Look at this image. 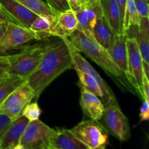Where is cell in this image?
<instances>
[{"label": "cell", "instance_id": "6da1fadb", "mask_svg": "<svg viewBox=\"0 0 149 149\" xmlns=\"http://www.w3.org/2000/svg\"><path fill=\"white\" fill-rule=\"evenodd\" d=\"M73 68L72 58L64 39L51 43L39 65L26 78L29 85L34 90V98H39L42 92L54 80Z\"/></svg>", "mask_w": 149, "mask_h": 149}, {"label": "cell", "instance_id": "7a4b0ae2", "mask_svg": "<svg viewBox=\"0 0 149 149\" xmlns=\"http://www.w3.org/2000/svg\"><path fill=\"white\" fill-rule=\"evenodd\" d=\"M69 40L71 45L80 53H83L86 57L95 63L103 68L113 80H115L122 87L133 94L138 93L128 80L127 76L116 65L109 55L107 49L97 43L95 39L87 37L84 33L76 30L71 36Z\"/></svg>", "mask_w": 149, "mask_h": 149}, {"label": "cell", "instance_id": "3957f363", "mask_svg": "<svg viewBox=\"0 0 149 149\" xmlns=\"http://www.w3.org/2000/svg\"><path fill=\"white\" fill-rule=\"evenodd\" d=\"M51 43L27 45L14 55H8L11 77L26 79L37 67Z\"/></svg>", "mask_w": 149, "mask_h": 149}, {"label": "cell", "instance_id": "277c9868", "mask_svg": "<svg viewBox=\"0 0 149 149\" xmlns=\"http://www.w3.org/2000/svg\"><path fill=\"white\" fill-rule=\"evenodd\" d=\"M70 130L87 149H104L108 144L109 132L99 121L83 120Z\"/></svg>", "mask_w": 149, "mask_h": 149}, {"label": "cell", "instance_id": "5b68a950", "mask_svg": "<svg viewBox=\"0 0 149 149\" xmlns=\"http://www.w3.org/2000/svg\"><path fill=\"white\" fill-rule=\"evenodd\" d=\"M34 90L25 80L15 89L0 105V113L6 115L12 121L22 115L23 109L34 99Z\"/></svg>", "mask_w": 149, "mask_h": 149}, {"label": "cell", "instance_id": "8992f818", "mask_svg": "<svg viewBox=\"0 0 149 149\" xmlns=\"http://www.w3.org/2000/svg\"><path fill=\"white\" fill-rule=\"evenodd\" d=\"M99 122L109 134L119 141H127L130 138L129 119L121 110L119 106H106Z\"/></svg>", "mask_w": 149, "mask_h": 149}, {"label": "cell", "instance_id": "52a82bcc", "mask_svg": "<svg viewBox=\"0 0 149 149\" xmlns=\"http://www.w3.org/2000/svg\"><path fill=\"white\" fill-rule=\"evenodd\" d=\"M53 130L39 119L29 122L20 138L18 149H49Z\"/></svg>", "mask_w": 149, "mask_h": 149}, {"label": "cell", "instance_id": "ba28073f", "mask_svg": "<svg viewBox=\"0 0 149 149\" xmlns=\"http://www.w3.org/2000/svg\"><path fill=\"white\" fill-rule=\"evenodd\" d=\"M61 39H63L68 45V47L69 49L70 53H71V58L73 60V63H74V68H77L81 71H84V72L90 74L97 80L102 90V93H103V97H102L101 100L103 104L105 105V106H119L117 99H116L112 89L108 85L107 83L100 77L98 72L92 66L91 64L81 55V53L79 51H77L74 47V46L71 45L69 39H68V37H63Z\"/></svg>", "mask_w": 149, "mask_h": 149}, {"label": "cell", "instance_id": "9c48e42d", "mask_svg": "<svg viewBox=\"0 0 149 149\" xmlns=\"http://www.w3.org/2000/svg\"><path fill=\"white\" fill-rule=\"evenodd\" d=\"M32 40H36V36L33 31L10 21L6 24L0 38V52L17 48Z\"/></svg>", "mask_w": 149, "mask_h": 149}, {"label": "cell", "instance_id": "30bf717a", "mask_svg": "<svg viewBox=\"0 0 149 149\" xmlns=\"http://www.w3.org/2000/svg\"><path fill=\"white\" fill-rule=\"evenodd\" d=\"M128 52V69L130 81L141 99L143 100L142 84L145 75L143 68V59L135 38L128 37L127 41Z\"/></svg>", "mask_w": 149, "mask_h": 149}, {"label": "cell", "instance_id": "8fae6325", "mask_svg": "<svg viewBox=\"0 0 149 149\" xmlns=\"http://www.w3.org/2000/svg\"><path fill=\"white\" fill-rule=\"evenodd\" d=\"M99 0H90L84 3L79 10H76L77 29L87 37L93 39V28L96 21Z\"/></svg>", "mask_w": 149, "mask_h": 149}, {"label": "cell", "instance_id": "7c38bea8", "mask_svg": "<svg viewBox=\"0 0 149 149\" xmlns=\"http://www.w3.org/2000/svg\"><path fill=\"white\" fill-rule=\"evenodd\" d=\"M127 34L124 32L115 33L107 50L116 65L127 76L128 80L130 81L127 45Z\"/></svg>", "mask_w": 149, "mask_h": 149}, {"label": "cell", "instance_id": "4fadbf2b", "mask_svg": "<svg viewBox=\"0 0 149 149\" xmlns=\"http://www.w3.org/2000/svg\"><path fill=\"white\" fill-rule=\"evenodd\" d=\"M0 7L13 21L28 29L38 16L25 7L19 0H0Z\"/></svg>", "mask_w": 149, "mask_h": 149}, {"label": "cell", "instance_id": "5bb4252c", "mask_svg": "<svg viewBox=\"0 0 149 149\" xmlns=\"http://www.w3.org/2000/svg\"><path fill=\"white\" fill-rule=\"evenodd\" d=\"M29 121L21 115L12 121L0 141V149H18L20 138Z\"/></svg>", "mask_w": 149, "mask_h": 149}, {"label": "cell", "instance_id": "9a60e30c", "mask_svg": "<svg viewBox=\"0 0 149 149\" xmlns=\"http://www.w3.org/2000/svg\"><path fill=\"white\" fill-rule=\"evenodd\" d=\"M77 29V19L76 13L74 10L70 9L57 15L51 30V35L59 38L69 37Z\"/></svg>", "mask_w": 149, "mask_h": 149}, {"label": "cell", "instance_id": "2e32d148", "mask_svg": "<svg viewBox=\"0 0 149 149\" xmlns=\"http://www.w3.org/2000/svg\"><path fill=\"white\" fill-rule=\"evenodd\" d=\"M49 149H87L70 130L54 129L49 142Z\"/></svg>", "mask_w": 149, "mask_h": 149}, {"label": "cell", "instance_id": "e0dca14e", "mask_svg": "<svg viewBox=\"0 0 149 149\" xmlns=\"http://www.w3.org/2000/svg\"><path fill=\"white\" fill-rule=\"evenodd\" d=\"M81 89L79 104L83 113L93 120L99 121L105 110V105L97 95Z\"/></svg>", "mask_w": 149, "mask_h": 149}, {"label": "cell", "instance_id": "ac0fdd59", "mask_svg": "<svg viewBox=\"0 0 149 149\" xmlns=\"http://www.w3.org/2000/svg\"><path fill=\"white\" fill-rule=\"evenodd\" d=\"M93 39L100 45L108 49L110 46L115 33L112 30L109 22L102 13L100 3L97 11L95 24L93 28Z\"/></svg>", "mask_w": 149, "mask_h": 149}, {"label": "cell", "instance_id": "d6986e66", "mask_svg": "<svg viewBox=\"0 0 149 149\" xmlns=\"http://www.w3.org/2000/svg\"><path fill=\"white\" fill-rule=\"evenodd\" d=\"M100 8L115 33L123 32V22L119 7L115 0H99ZM125 33V32H124Z\"/></svg>", "mask_w": 149, "mask_h": 149}, {"label": "cell", "instance_id": "ffe728a7", "mask_svg": "<svg viewBox=\"0 0 149 149\" xmlns=\"http://www.w3.org/2000/svg\"><path fill=\"white\" fill-rule=\"evenodd\" d=\"M55 17L37 16L29 29L36 36V40H43L52 36L51 30L55 23Z\"/></svg>", "mask_w": 149, "mask_h": 149}, {"label": "cell", "instance_id": "44dd1931", "mask_svg": "<svg viewBox=\"0 0 149 149\" xmlns=\"http://www.w3.org/2000/svg\"><path fill=\"white\" fill-rule=\"evenodd\" d=\"M141 16L136 8L134 0H127L123 20V32L126 33L130 29L138 28Z\"/></svg>", "mask_w": 149, "mask_h": 149}, {"label": "cell", "instance_id": "7402d4cb", "mask_svg": "<svg viewBox=\"0 0 149 149\" xmlns=\"http://www.w3.org/2000/svg\"><path fill=\"white\" fill-rule=\"evenodd\" d=\"M77 72L79 79V87L80 88H83L84 90L93 93L94 95H97V97L102 98L103 97V93L100 89V85L97 80L87 73L84 72L77 68H74Z\"/></svg>", "mask_w": 149, "mask_h": 149}, {"label": "cell", "instance_id": "603a6c76", "mask_svg": "<svg viewBox=\"0 0 149 149\" xmlns=\"http://www.w3.org/2000/svg\"><path fill=\"white\" fill-rule=\"evenodd\" d=\"M30 11L38 16L56 17V13L42 0H19Z\"/></svg>", "mask_w": 149, "mask_h": 149}, {"label": "cell", "instance_id": "cb8c5ba5", "mask_svg": "<svg viewBox=\"0 0 149 149\" xmlns=\"http://www.w3.org/2000/svg\"><path fill=\"white\" fill-rule=\"evenodd\" d=\"M26 79L17 77H11L0 82V105L6 97L19 85L22 84Z\"/></svg>", "mask_w": 149, "mask_h": 149}, {"label": "cell", "instance_id": "d4e9b609", "mask_svg": "<svg viewBox=\"0 0 149 149\" xmlns=\"http://www.w3.org/2000/svg\"><path fill=\"white\" fill-rule=\"evenodd\" d=\"M143 62L149 64V32L138 29L135 36Z\"/></svg>", "mask_w": 149, "mask_h": 149}, {"label": "cell", "instance_id": "484cf974", "mask_svg": "<svg viewBox=\"0 0 149 149\" xmlns=\"http://www.w3.org/2000/svg\"><path fill=\"white\" fill-rule=\"evenodd\" d=\"M41 114H42V110L36 102L29 103L22 112V115L24 116L29 122L39 119Z\"/></svg>", "mask_w": 149, "mask_h": 149}, {"label": "cell", "instance_id": "4316f807", "mask_svg": "<svg viewBox=\"0 0 149 149\" xmlns=\"http://www.w3.org/2000/svg\"><path fill=\"white\" fill-rule=\"evenodd\" d=\"M46 2L56 15L71 9L68 0H46Z\"/></svg>", "mask_w": 149, "mask_h": 149}, {"label": "cell", "instance_id": "83f0119b", "mask_svg": "<svg viewBox=\"0 0 149 149\" xmlns=\"http://www.w3.org/2000/svg\"><path fill=\"white\" fill-rule=\"evenodd\" d=\"M11 77L10 74V61L8 55L0 54V82Z\"/></svg>", "mask_w": 149, "mask_h": 149}, {"label": "cell", "instance_id": "f1b7e54d", "mask_svg": "<svg viewBox=\"0 0 149 149\" xmlns=\"http://www.w3.org/2000/svg\"><path fill=\"white\" fill-rule=\"evenodd\" d=\"M136 8L141 17H149L148 0H134Z\"/></svg>", "mask_w": 149, "mask_h": 149}, {"label": "cell", "instance_id": "f546056e", "mask_svg": "<svg viewBox=\"0 0 149 149\" xmlns=\"http://www.w3.org/2000/svg\"><path fill=\"white\" fill-rule=\"evenodd\" d=\"M140 111V118L141 122L148 121L149 119V101L143 99Z\"/></svg>", "mask_w": 149, "mask_h": 149}, {"label": "cell", "instance_id": "4dcf8cb0", "mask_svg": "<svg viewBox=\"0 0 149 149\" xmlns=\"http://www.w3.org/2000/svg\"><path fill=\"white\" fill-rule=\"evenodd\" d=\"M12 119L10 118H9L6 115L0 113V141H1V138L4 134V131L6 130L7 127L10 125Z\"/></svg>", "mask_w": 149, "mask_h": 149}, {"label": "cell", "instance_id": "1f68e13d", "mask_svg": "<svg viewBox=\"0 0 149 149\" xmlns=\"http://www.w3.org/2000/svg\"><path fill=\"white\" fill-rule=\"evenodd\" d=\"M142 91L144 99L149 101V79L146 75H144L143 80Z\"/></svg>", "mask_w": 149, "mask_h": 149}, {"label": "cell", "instance_id": "d6a6232c", "mask_svg": "<svg viewBox=\"0 0 149 149\" xmlns=\"http://www.w3.org/2000/svg\"><path fill=\"white\" fill-rule=\"evenodd\" d=\"M10 21L15 22L13 21V19H12L8 15L6 14V13H4V10H3L1 8V7H0V23H1L2 26H5L6 24Z\"/></svg>", "mask_w": 149, "mask_h": 149}, {"label": "cell", "instance_id": "836d02e7", "mask_svg": "<svg viewBox=\"0 0 149 149\" xmlns=\"http://www.w3.org/2000/svg\"><path fill=\"white\" fill-rule=\"evenodd\" d=\"M119 7V11H120L121 17H122V22L124 20V16H125V6H126L127 0H115Z\"/></svg>", "mask_w": 149, "mask_h": 149}, {"label": "cell", "instance_id": "e575fe53", "mask_svg": "<svg viewBox=\"0 0 149 149\" xmlns=\"http://www.w3.org/2000/svg\"><path fill=\"white\" fill-rule=\"evenodd\" d=\"M68 1L71 9L74 10V11L79 10L83 4L82 0H68Z\"/></svg>", "mask_w": 149, "mask_h": 149}, {"label": "cell", "instance_id": "d590c367", "mask_svg": "<svg viewBox=\"0 0 149 149\" xmlns=\"http://www.w3.org/2000/svg\"><path fill=\"white\" fill-rule=\"evenodd\" d=\"M90 1V0H82V2H83V4H84V3L87 2V1Z\"/></svg>", "mask_w": 149, "mask_h": 149}, {"label": "cell", "instance_id": "8d00e7d4", "mask_svg": "<svg viewBox=\"0 0 149 149\" xmlns=\"http://www.w3.org/2000/svg\"><path fill=\"white\" fill-rule=\"evenodd\" d=\"M0 26H2V25H1V23H0ZM4 27H5V26H4Z\"/></svg>", "mask_w": 149, "mask_h": 149}, {"label": "cell", "instance_id": "74e56055", "mask_svg": "<svg viewBox=\"0 0 149 149\" xmlns=\"http://www.w3.org/2000/svg\"></svg>", "mask_w": 149, "mask_h": 149}]
</instances>
